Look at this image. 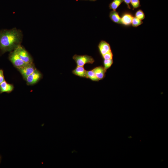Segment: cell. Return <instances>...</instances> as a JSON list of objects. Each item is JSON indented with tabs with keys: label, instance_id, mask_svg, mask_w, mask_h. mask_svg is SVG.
Listing matches in <instances>:
<instances>
[{
	"label": "cell",
	"instance_id": "21",
	"mask_svg": "<svg viewBox=\"0 0 168 168\" xmlns=\"http://www.w3.org/2000/svg\"><path fill=\"white\" fill-rule=\"evenodd\" d=\"M125 3L126 4L128 7L129 9H130L131 7L130 6V3L131 0H123Z\"/></svg>",
	"mask_w": 168,
	"mask_h": 168
},
{
	"label": "cell",
	"instance_id": "4",
	"mask_svg": "<svg viewBox=\"0 0 168 168\" xmlns=\"http://www.w3.org/2000/svg\"><path fill=\"white\" fill-rule=\"evenodd\" d=\"M17 68L25 80L27 77L36 69L33 63L27 64L24 66Z\"/></svg>",
	"mask_w": 168,
	"mask_h": 168
},
{
	"label": "cell",
	"instance_id": "19",
	"mask_svg": "<svg viewBox=\"0 0 168 168\" xmlns=\"http://www.w3.org/2000/svg\"><path fill=\"white\" fill-rule=\"evenodd\" d=\"M104 59H113V54L112 51L109 52L102 56Z\"/></svg>",
	"mask_w": 168,
	"mask_h": 168
},
{
	"label": "cell",
	"instance_id": "7",
	"mask_svg": "<svg viewBox=\"0 0 168 168\" xmlns=\"http://www.w3.org/2000/svg\"><path fill=\"white\" fill-rule=\"evenodd\" d=\"M98 47L102 56L111 51L110 45L105 41H101L98 45Z\"/></svg>",
	"mask_w": 168,
	"mask_h": 168
},
{
	"label": "cell",
	"instance_id": "11",
	"mask_svg": "<svg viewBox=\"0 0 168 168\" xmlns=\"http://www.w3.org/2000/svg\"><path fill=\"white\" fill-rule=\"evenodd\" d=\"M133 16L128 13L124 14L121 17V24L125 26H129L131 25Z\"/></svg>",
	"mask_w": 168,
	"mask_h": 168
},
{
	"label": "cell",
	"instance_id": "16",
	"mask_svg": "<svg viewBox=\"0 0 168 168\" xmlns=\"http://www.w3.org/2000/svg\"><path fill=\"white\" fill-rule=\"evenodd\" d=\"M143 23L142 20L134 16L133 18L131 25L133 27H137L142 24Z\"/></svg>",
	"mask_w": 168,
	"mask_h": 168
},
{
	"label": "cell",
	"instance_id": "17",
	"mask_svg": "<svg viewBox=\"0 0 168 168\" xmlns=\"http://www.w3.org/2000/svg\"><path fill=\"white\" fill-rule=\"evenodd\" d=\"M135 16L142 20L145 18V14L141 10H138L136 12Z\"/></svg>",
	"mask_w": 168,
	"mask_h": 168
},
{
	"label": "cell",
	"instance_id": "6",
	"mask_svg": "<svg viewBox=\"0 0 168 168\" xmlns=\"http://www.w3.org/2000/svg\"><path fill=\"white\" fill-rule=\"evenodd\" d=\"M42 77V74L36 69L32 73L27 77L26 80L28 85H33L37 83Z\"/></svg>",
	"mask_w": 168,
	"mask_h": 168
},
{
	"label": "cell",
	"instance_id": "15",
	"mask_svg": "<svg viewBox=\"0 0 168 168\" xmlns=\"http://www.w3.org/2000/svg\"><path fill=\"white\" fill-rule=\"evenodd\" d=\"M113 63V59H104L103 65L105 69L107 70L110 68L112 65Z\"/></svg>",
	"mask_w": 168,
	"mask_h": 168
},
{
	"label": "cell",
	"instance_id": "10",
	"mask_svg": "<svg viewBox=\"0 0 168 168\" xmlns=\"http://www.w3.org/2000/svg\"><path fill=\"white\" fill-rule=\"evenodd\" d=\"M14 88L12 84L8 83L5 81L0 84V94L3 92H11L13 90Z\"/></svg>",
	"mask_w": 168,
	"mask_h": 168
},
{
	"label": "cell",
	"instance_id": "22",
	"mask_svg": "<svg viewBox=\"0 0 168 168\" xmlns=\"http://www.w3.org/2000/svg\"><path fill=\"white\" fill-rule=\"evenodd\" d=\"M1 156H0V161H1Z\"/></svg>",
	"mask_w": 168,
	"mask_h": 168
},
{
	"label": "cell",
	"instance_id": "8",
	"mask_svg": "<svg viewBox=\"0 0 168 168\" xmlns=\"http://www.w3.org/2000/svg\"><path fill=\"white\" fill-rule=\"evenodd\" d=\"M99 80H102L105 76L106 71L102 66L96 67L92 69Z\"/></svg>",
	"mask_w": 168,
	"mask_h": 168
},
{
	"label": "cell",
	"instance_id": "20",
	"mask_svg": "<svg viewBox=\"0 0 168 168\" xmlns=\"http://www.w3.org/2000/svg\"><path fill=\"white\" fill-rule=\"evenodd\" d=\"M5 81L3 71L0 69V84Z\"/></svg>",
	"mask_w": 168,
	"mask_h": 168
},
{
	"label": "cell",
	"instance_id": "5",
	"mask_svg": "<svg viewBox=\"0 0 168 168\" xmlns=\"http://www.w3.org/2000/svg\"><path fill=\"white\" fill-rule=\"evenodd\" d=\"M9 58L10 61L16 68L22 67L28 64L25 63L20 58L15 50L10 53Z\"/></svg>",
	"mask_w": 168,
	"mask_h": 168
},
{
	"label": "cell",
	"instance_id": "3",
	"mask_svg": "<svg viewBox=\"0 0 168 168\" xmlns=\"http://www.w3.org/2000/svg\"><path fill=\"white\" fill-rule=\"evenodd\" d=\"M14 50L20 58L26 63H33V59L28 53L20 45L16 48Z\"/></svg>",
	"mask_w": 168,
	"mask_h": 168
},
{
	"label": "cell",
	"instance_id": "23",
	"mask_svg": "<svg viewBox=\"0 0 168 168\" xmlns=\"http://www.w3.org/2000/svg\"><path fill=\"white\" fill-rule=\"evenodd\" d=\"M93 0V1H94V0Z\"/></svg>",
	"mask_w": 168,
	"mask_h": 168
},
{
	"label": "cell",
	"instance_id": "18",
	"mask_svg": "<svg viewBox=\"0 0 168 168\" xmlns=\"http://www.w3.org/2000/svg\"><path fill=\"white\" fill-rule=\"evenodd\" d=\"M130 3L133 9L138 8L140 6L139 0H131Z\"/></svg>",
	"mask_w": 168,
	"mask_h": 168
},
{
	"label": "cell",
	"instance_id": "1",
	"mask_svg": "<svg viewBox=\"0 0 168 168\" xmlns=\"http://www.w3.org/2000/svg\"><path fill=\"white\" fill-rule=\"evenodd\" d=\"M22 38L21 31L14 28L0 31V49L3 52L10 51L20 45Z\"/></svg>",
	"mask_w": 168,
	"mask_h": 168
},
{
	"label": "cell",
	"instance_id": "13",
	"mask_svg": "<svg viewBox=\"0 0 168 168\" xmlns=\"http://www.w3.org/2000/svg\"><path fill=\"white\" fill-rule=\"evenodd\" d=\"M123 2V0H113L110 4L109 8L113 10L116 11Z\"/></svg>",
	"mask_w": 168,
	"mask_h": 168
},
{
	"label": "cell",
	"instance_id": "14",
	"mask_svg": "<svg viewBox=\"0 0 168 168\" xmlns=\"http://www.w3.org/2000/svg\"><path fill=\"white\" fill-rule=\"evenodd\" d=\"M86 75L87 78H89L91 80L94 82H98L99 80L97 77L93 70L86 71Z\"/></svg>",
	"mask_w": 168,
	"mask_h": 168
},
{
	"label": "cell",
	"instance_id": "2",
	"mask_svg": "<svg viewBox=\"0 0 168 168\" xmlns=\"http://www.w3.org/2000/svg\"><path fill=\"white\" fill-rule=\"evenodd\" d=\"M75 61L77 66H84L86 63L93 64L95 62L94 58L91 56L87 55H74L72 57Z\"/></svg>",
	"mask_w": 168,
	"mask_h": 168
},
{
	"label": "cell",
	"instance_id": "12",
	"mask_svg": "<svg viewBox=\"0 0 168 168\" xmlns=\"http://www.w3.org/2000/svg\"><path fill=\"white\" fill-rule=\"evenodd\" d=\"M109 17L114 22L117 24H121V17L116 11L113 10L109 14Z\"/></svg>",
	"mask_w": 168,
	"mask_h": 168
},
{
	"label": "cell",
	"instance_id": "9",
	"mask_svg": "<svg viewBox=\"0 0 168 168\" xmlns=\"http://www.w3.org/2000/svg\"><path fill=\"white\" fill-rule=\"evenodd\" d=\"M72 73L74 75L80 77L87 78L86 70L85 69L84 66H77L72 71Z\"/></svg>",
	"mask_w": 168,
	"mask_h": 168
}]
</instances>
